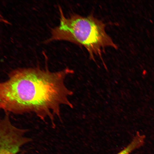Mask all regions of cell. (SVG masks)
<instances>
[{
    "label": "cell",
    "mask_w": 154,
    "mask_h": 154,
    "mask_svg": "<svg viewBox=\"0 0 154 154\" xmlns=\"http://www.w3.org/2000/svg\"><path fill=\"white\" fill-rule=\"evenodd\" d=\"M28 130L18 128L5 113L0 122V154H18L21 148L32 139L25 136Z\"/></svg>",
    "instance_id": "3957f363"
},
{
    "label": "cell",
    "mask_w": 154,
    "mask_h": 154,
    "mask_svg": "<svg viewBox=\"0 0 154 154\" xmlns=\"http://www.w3.org/2000/svg\"><path fill=\"white\" fill-rule=\"evenodd\" d=\"M116 154H127L124 151H121Z\"/></svg>",
    "instance_id": "277c9868"
},
{
    "label": "cell",
    "mask_w": 154,
    "mask_h": 154,
    "mask_svg": "<svg viewBox=\"0 0 154 154\" xmlns=\"http://www.w3.org/2000/svg\"><path fill=\"white\" fill-rule=\"evenodd\" d=\"M73 72L68 68L55 72L39 67L14 70L0 83V108L5 113H33L43 121L49 119L54 128V116L61 119L60 105L73 108L68 96L73 93L66 87L64 80Z\"/></svg>",
    "instance_id": "6da1fadb"
},
{
    "label": "cell",
    "mask_w": 154,
    "mask_h": 154,
    "mask_svg": "<svg viewBox=\"0 0 154 154\" xmlns=\"http://www.w3.org/2000/svg\"><path fill=\"white\" fill-rule=\"evenodd\" d=\"M60 23L51 30V37L45 41L64 40L83 46L91 59L95 61L94 55L102 58L105 48H117L105 30V24L91 15L84 17L73 14L68 17L64 16L61 7L58 6Z\"/></svg>",
    "instance_id": "7a4b0ae2"
}]
</instances>
